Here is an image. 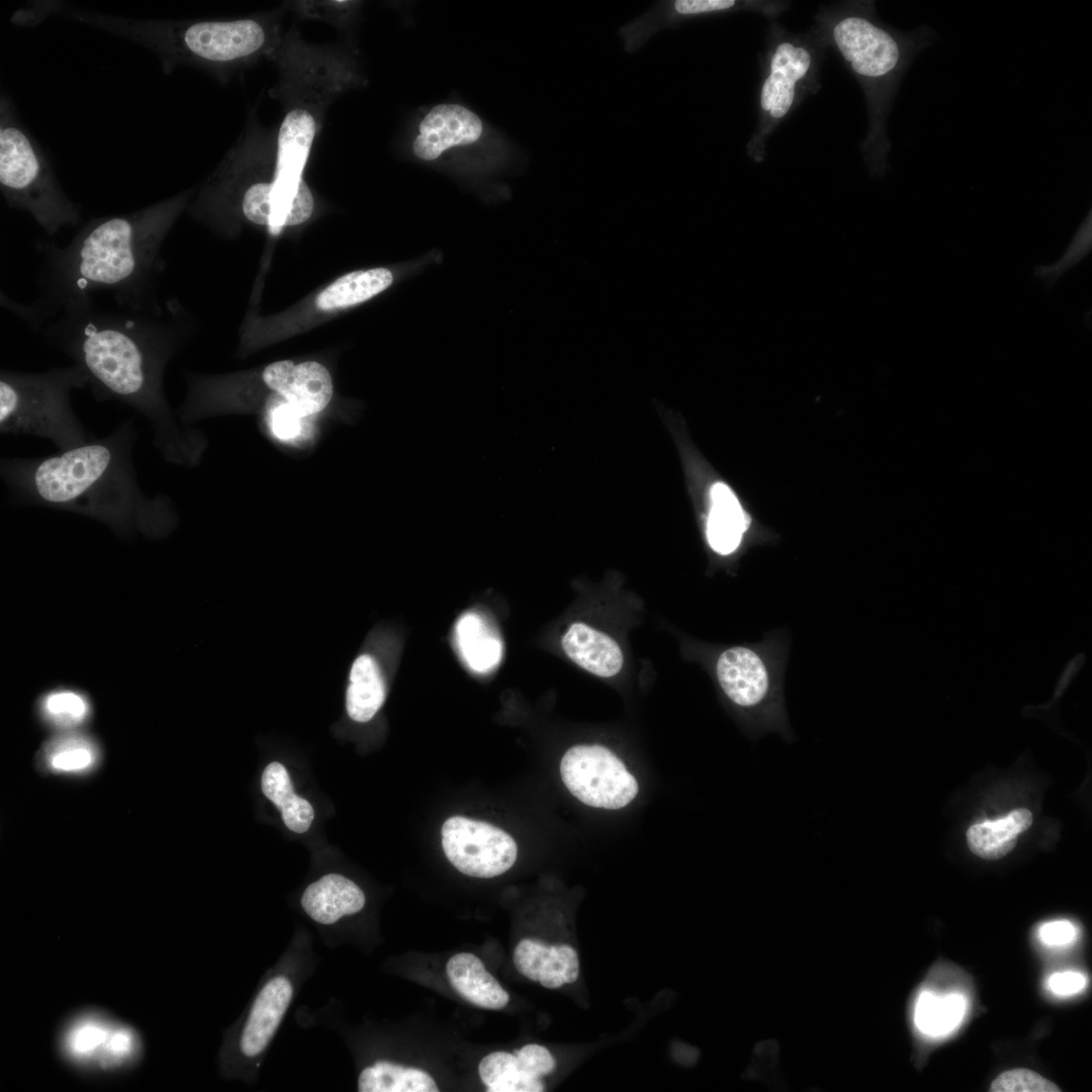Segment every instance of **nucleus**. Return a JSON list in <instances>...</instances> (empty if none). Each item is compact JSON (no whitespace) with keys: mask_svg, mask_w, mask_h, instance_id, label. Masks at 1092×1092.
I'll return each mask as SVG.
<instances>
[{"mask_svg":"<svg viewBox=\"0 0 1092 1092\" xmlns=\"http://www.w3.org/2000/svg\"><path fill=\"white\" fill-rule=\"evenodd\" d=\"M360 1092H432L429 1085L413 1080V1069L389 1062L365 1068L358 1078Z\"/></svg>","mask_w":1092,"mask_h":1092,"instance_id":"cd10ccee","label":"nucleus"},{"mask_svg":"<svg viewBox=\"0 0 1092 1092\" xmlns=\"http://www.w3.org/2000/svg\"><path fill=\"white\" fill-rule=\"evenodd\" d=\"M966 1010L967 1000L962 994L937 995L923 990L916 999L913 1020L921 1033L943 1036L960 1025Z\"/></svg>","mask_w":1092,"mask_h":1092,"instance_id":"393cba45","label":"nucleus"},{"mask_svg":"<svg viewBox=\"0 0 1092 1092\" xmlns=\"http://www.w3.org/2000/svg\"><path fill=\"white\" fill-rule=\"evenodd\" d=\"M1031 823L1032 814L1021 808L997 820L974 824L967 832L969 848L979 857L999 859L1014 848L1017 835Z\"/></svg>","mask_w":1092,"mask_h":1092,"instance_id":"4be33fe9","label":"nucleus"},{"mask_svg":"<svg viewBox=\"0 0 1092 1092\" xmlns=\"http://www.w3.org/2000/svg\"><path fill=\"white\" fill-rule=\"evenodd\" d=\"M992 1092H1059L1052 1081L1029 1069H1013L1000 1074L991 1084Z\"/></svg>","mask_w":1092,"mask_h":1092,"instance_id":"c756f323","label":"nucleus"},{"mask_svg":"<svg viewBox=\"0 0 1092 1092\" xmlns=\"http://www.w3.org/2000/svg\"><path fill=\"white\" fill-rule=\"evenodd\" d=\"M189 199L190 192H184L129 213L91 218L66 246L36 242L37 297L19 303L2 295V305L35 330L80 298L107 294L118 304L141 308L159 303L162 245Z\"/></svg>","mask_w":1092,"mask_h":1092,"instance_id":"f03ea898","label":"nucleus"},{"mask_svg":"<svg viewBox=\"0 0 1092 1092\" xmlns=\"http://www.w3.org/2000/svg\"><path fill=\"white\" fill-rule=\"evenodd\" d=\"M0 189L10 208L27 212L50 237L81 220L80 205L66 194L5 96L0 102Z\"/></svg>","mask_w":1092,"mask_h":1092,"instance_id":"423d86ee","label":"nucleus"},{"mask_svg":"<svg viewBox=\"0 0 1092 1092\" xmlns=\"http://www.w3.org/2000/svg\"><path fill=\"white\" fill-rule=\"evenodd\" d=\"M293 992L290 980L280 975L262 987L240 1036V1050L245 1057L255 1058L266 1050L288 1010Z\"/></svg>","mask_w":1092,"mask_h":1092,"instance_id":"dca6fc26","label":"nucleus"},{"mask_svg":"<svg viewBox=\"0 0 1092 1092\" xmlns=\"http://www.w3.org/2000/svg\"><path fill=\"white\" fill-rule=\"evenodd\" d=\"M441 834L446 857L464 875L496 877L510 870L516 861V841L509 833L490 823L453 816L444 822Z\"/></svg>","mask_w":1092,"mask_h":1092,"instance_id":"9d476101","label":"nucleus"},{"mask_svg":"<svg viewBox=\"0 0 1092 1092\" xmlns=\"http://www.w3.org/2000/svg\"><path fill=\"white\" fill-rule=\"evenodd\" d=\"M812 64V54L806 47L790 40L776 46L759 92L763 117L779 121L789 113L797 87L809 74Z\"/></svg>","mask_w":1092,"mask_h":1092,"instance_id":"2eb2a0df","label":"nucleus"},{"mask_svg":"<svg viewBox=\"0 0 1092 1092\" xmlns=\"http://www.w3.org/2000/svg\"><path fill=\"white\" fill-rule=\"evenodd\" d=\"M315 112L295 105L284 115L276 139L273 177L250 185L243 193L241 211L253 223L270 228L306 222L314 210V198L303 171L317 132Z\"/></svg>","mask_w":1092,"mask_h":1092,"instance_id":"0eeeda50","label":"nucleus"},{"mask_svg":"<svg viewBox=\"0 0 1092 1092\" xmlns=\"http://www.w3.org/2000/svg\"><path fill=\"white\" fill-rule=\"evenodd\" d=\"M132 420L108 435L65 451L34 457H4L0 477L8 502L75 513L107 526L122 538L159 540L177 526L171 497L148 495L138 482Z\"/></svg>","mask_w":1092,"mask_h":1092,"instance_id":"7ed1b4c3","label":"nucleus"},{"mask_svg":"<svg viewBox=\"0 0 1092 1092\" xmlns=\"http://www.w3.org/2000/svg\"><path fill=\"white\" fill-rule=\"evenodd\" d=\"M442 258L440 251L433 250L398 268L374 267L346 273L318 293L315 307L323 311H337L365 303L390 288L398 278L420 273Z\"/></svg>","mask_w":1092,"mask_h":1092,"instance_id":"ddd939ff","label":"nucleus"},{"mask_svg":"<svg viewBox=\"0 0 1092 1092\" xmlns=\"http://www.w3.org/2000/svg\"><path fill=\"white\" fill-rule=\"evenodd\" d=\"M1087 985V978L1078 972L1053 974L1048 980L1049 989L1058 996H1071L1081 992Z\"/></svg>","mask_w":1092,"mask_h":1092,"instance_id":"2f4dec72","label":"nucleus"},{"mask_svg":"<svg viewBox=\"0 0 1092 1092\" xmlns=\"http://www.w3.org/2000/svg\"><path fill=\"white\" fill-rule=\"evenodd\" d=\"M748 2L736 0H660L646 12L618 29L627 54L639 51L657 32L676 29L687 21L745 9Z\"/></svg>","mask_w":1092,"mask_h":1092,"instance_id":"4468645a","label":"nucleus"},{"mask_svg":"<svg viewBox=\"0 0 1092 1092\" xmlns=\"http://www.w3.org/2000/svg\"><path fill=\"white\" fill-rule=\"evenodd\" d=\"M179 329L173 302L141 308L85 297L65 304L34 331L84 371L95 400L119 401L148 422L163 460L193 468L207 437L180 422L164 390L166 367L181 345Z\"/></svg>","mask_w":1092,"mask_h":1092,"instance_id":"f257e3e1","label":"nucleus"},{"mask_svg":"<svg viewBox=\"0 0 1092 1092\" xmlns=\"http://www.w3.org/2000/svg\"><path fill=\"white\" fill-rule=\"evenodd\" d=\"M559 769L571 795L594 808H624L638 793V783L624 762L599 744L570 747L562 756Z\"/></svg>","mask_w":1092,"mask_h":1092,"instance_id":"1a4fd4ad","label":"nucleus"},{"mask_svg":"<svg viewBox=\"0 0 1092 1092\" xmlns=\"http://www.w3.org/2000/svg\"><path fill=\"white\" fill-rule=\"evenodd\" d=\"M1092 249V215L1091 209L1077 229L1070 245L1063 256L1054 264L1038 265L1033 268V274L1041 280L1046 288H1052L1057 280L1070 268L1084 259Z\"/></svg>","mask_w":1092,"mask_h":1092,"instance_id":"c85d7f7f","label":"nucleus"},{"mask_svg":"<svg viewBox=\"0 0 1092 1092\" xmlns=\"http://www.w3.org/2000/svg\"><path fill=\"white\" fill-rule=\"evenodd\" d=\"M454 640L459 654L473 671L493 669L503 656V642L496 632L477 613L463 614L455 624Z\"/></svg>","mask_w":1092,"mask_h":1092,"instance_id":"412c9836","label":"nucleus"},{"mask_svg":"<svg viewBox=\"0 0 1092 1092\" xmlns=\"http://www.w3.org/2000/svg\"><path fill=\"white\" fill-rule=\"evenodd\" d=\"M485 133L484 121L469 107L457 102L439 103L419 120L411 150L420 162L434 164L456 150L478 145Z\"/></svg>","mask_w":1092,"mask_h":1092,"instance_id":"f8f14e48","label":"nucleus"},{"mask_svg":"<svg viewBox=\"0 0 1092 1092\" xmlns=\"http://www.w3.org/2000/svg\"><path fill=\"white\" fill-rule=\"evenodd\" d=\"M514 964L522 975L548 989L574 983L579 975L578 954L568 944L546 945L524 938L515 947Z\"/></svg>","mask_w":1092,"mask_h":1092,"instance_id":"f3484780","label":"nucleus"},{"mask_svg":"<svg viewBox=\"0 0 1092 1092\" xmlns=\"http://www.w3.org/2000/svg\"><path fill=\"white\" fill-rule=\"evenodd\" d=\"M716 675L724 695L736 707L760 717L764 726H781L772 694L771 680L764 660L754 650L734 646L718 657Z\"/></svg>","mask_w":1092,"mask_h":1092,"instance_id":"9b49d317","label":"nucleus"},{"mask_svg":"<svg viewBox=\"0 0 1092 1092\" xmlns=\"http://www.w3.org/2000/svg\"><path fill=\"white\" fill-rule=\"evenodd\" d=\"M300 903L312 920L330 925L343 916L361 911L365 905V895L348 878L329 874L306 887Z\"/></svg>","mask_w":1092,"mask_h":1092,"instance_id":"a211bd4d","label":"nucleus"},{"mask_svg":"<svg viewBox=\"0 0 1092 1092\" xmlns=\"http://www.w3.org/2000/svg\"><path fill=\"white\" fill-rule=\"evenodd\" d=\"M88 386L76 364L41 372L0 371V433L48 439L65 451L94 437L75 413L73 390Z\"/></svg>","mask_w":1092,"mask_h":1092,"instance_id":"20e7f679","label":"nucleus"},{"mask_svg":"<svg viewBox=\"0 0 1092 1092\" xmlns=\"http://www.w3.org/2000/svg\"><path fill=\"white\" fill-rule=\"evenodd\" d=\"M94 741L79 733L67 732L49 741L42 749L41 760L51 771L79 774L90 770L98 760Z\"/></svg>","mask_w":1092,"mask_h":1092,"instance_id":"a878e982","label":"nucleus"},{"mask_svg":"<svg viewBox=\"0 0 1092 1092\" xmlns=\"http://www.w3.org/2000/svg\"><path fill=\"white\" fill-rule=\"evenodd\" d=\"M1076 928L1069 920H1056L1042 924L1038 936L1042 943L1051 946H1063L1071 943L1076 936Z\"/></svg>","mask_w":1092,"mask_h":1092,"instance_id":"7c9ffc66","label":"nucleus"},{"mask_svg":"<svg viewBox=\"0 0 1092 1092\" xmlns=\"http://www.w3.org/2000/svg\"><path fill=\"white\" fill-rule=\"evenodd\" d=\"M707 520V539L711 548L728 555L735 551L749 526V519L734 492L725 483L713 485Z\"/></svg>","mask_w":1092,"mask_h":1092,"instance_id":"aec40b11","label":"nucleus"},{"mask_svg":"<svg viewBox=\"0 0 1092 1092\" xmlns=\"http://www.w3.org/2000/svg\"><path fill=\"white\" fill-rule=\"evenodd\" d=\"M38 711L43 721L52 727L72 730L89 718L91 706L82 693L58 689L49 692L40 699Z\"/></svg>","mask_w":1092,"mask_h":1092,"instance_id":"bb28decb","label":"nucleus"},{"mask_svg":"<svg viewBox=\"0 0 1092 1092\" xmlns=\"http://www.w3.org/2000/svg\"><path fill=\"white\" fill-rule=\"evenodd\" d=\"M561 643L572 661L598 676L612 677L623 666V653L619 644L609 635L586 624H571Z\"/></svg>","mask_w":1092,"mask_h":1092,"instance_id":"6ab92c4d","label":"nucleus"},{"mask_svg":"<svg viewBox=\"0 0 1092 1092\" xmlns=\"http://www.w3.org/2000/svg\"><path fill=\"white\" fill-rule=\"evenodd\" d=\"M870 12L845 15L833 25L831 34L838 52L864 86L873 134L885 147L884 119L900 79L917 54L934 42L936 32L926 25L912 32H898Z\"/></svg>","mask_w":1092,"mask_h":1092,"instance_id":"39448f33","label":"nucleus"},{"mask_svg":"<svg viewBox=\"0 0 1092 1092\" xmlns=\"http://www.w3.org/2000/svg\"><path fill=\"white\" fill-rule=\"evenodd\" d=\"M261 788L265 797L281 811L289 830L304 833L309 829L314 817L312 806L294 793L284 765L276 761L269 763L262 774Z\"/></svg>","mask_w":1092,"mask_h":1092,"instance_id":"b1692460","label":"nucleus"},{"mask_svg":"<svg viewBox=\"0 0 1092 1092\" xmlns=\"http://www.w3.org/2000/svg\"><path fill=\"white\" fill-rule=\"evenodd\" d=\"M59 1048L72 1065L99 1071L131 1066L141 1057L138 1031L100 1010H84L62 1027Z\"/></svg>","mask_w":1092,"mask_h":1092,"instance_id":"6e6552de","label":"nucleus"},{"mask_svg":"<svg viewBox=\"0 0 1092 1092\" xmlns=\"http://www.w3.org/2000/svg\"><path fill=\"white\" fill-rule=\"evenodd\" d=\"M346 693V708L357 722L371 720L385 700V685L376 661L367 654L352 664Z\"/></svg>","mask_w":1092,"mask_h":1092,"instance_id":"5701e85b","label":"nucleus"}]
</instances>
